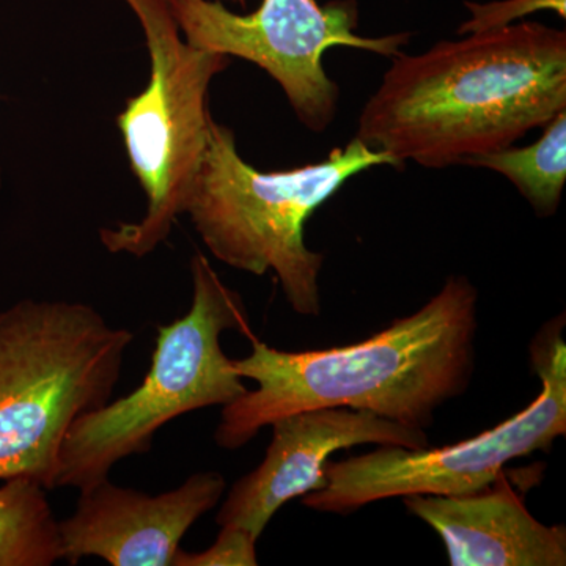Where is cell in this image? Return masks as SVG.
I'll return each mask as SVG.
<instances>
[{
	"instance_id": "obj_1",
	"label": "cell",
	"mask_w": 566,
	"mask_h": 566,
	"mask_svg": "<svg viewBox=\"0 0 566 566\" xmlns=\"http://www.w3.org/2000/svg\"><path fill=\"white\" fill-rule=\"evenodd\" d=\"M392 59L356 137L403 167L446 169L502 150L566 109V33L539 22Z\"/></svg>"
},
{
	"instance_id": "obj_2",
	"label": "cell",
	"mask_w": 566,
	"mask_h": 566,
	"mask_svg": "<svg viewBox=\"0 0 566 566\" xmlns=\"http://www.w3.org/2000/svg\"><path fill=\"white\" fill-rule=\"evenodd\" d=\"M476 300L475 286L453 275L416 314L359 344L290 353L255 338L252 353L233 365L259 387L222 406L216 444L241 449L275 420L322 408L374 412L424 430L471 385Z\"/></svg>"
},
{
	"instance_id": "obj_3",
	"label": "cell",
	"mask_w": 566,
	"mask_h": 566,
	"mask_svg": "<svg viewBox=\"0 0 566 566\" xmlns=\"http://www.w3.org/2000/svg\"><path fill=\"white\" fill-rule=\"evenodd\" d=\"M134 334L92 305L22 300L0 312V480L54 490L71 424L109 403Z\"/></svg>"
},
{
	"instance_id": "obj_4",
	"label": "cell",
	"mask_w": 566,
	"mask_h": 566,
	"mask_svg": "<svg viewBox=\"0 0 566 566\" xmlns=\"http://www.w3.org/2000/svg\"><path fill=\"white\" fill-rule=\"evenodd\" d=\"M378 166L403 167L354 137L322 163L260 172L241 158L232 129L211 118L185 212L216 259L255 275L274 271L293 311L316 316L324 256L305 245V222L349 178Z\"/></svg>"
},
{
	"instance_id": "obj_5",
	"label": "cell",
	"mask_w": 566,
	"mask_h": 566,
	"mask_svg": "<svg viewBox=\"0 0 566 566\" xmlns=\"http://www.w3.org/2000/svg\"><path fill=\"white\" fill-rule=\"evenodd\" d=\"M191 308L158 327L150 370L142 385L71 424L54 490L98 485L125 458L147 453L164 424L188 412L232 403L248 392L221 345L226 331L255 340L243 297L222 282L200 252L191 259Z\"/></svg>"
},
{
	"instance_id": "obj_6",
	"label": "cell",
	"mask_w": 566,
	"mask_h": 566,
	"mask_svg": "<svg viewBox=\"0 0 566 566\" xmlns=\"http://www.w3.org/2000/svg\"><path fill=\"white\" fill-rule=\"evenodd\" d=\"M136 13L150 52L147 88L117 117L133 172L148 197L139 222L104 229L107 251L145 256L164 243L185 212L207 151L212 77L230 57L197 50L180 36L169 0H125Z\"/></svg>"
},
{
	"instance_id": "obj_7",
	"label": "cell",
	"mask_w": 566,
	"mask_h": 566,
	"mask_svg": "<svg viewBox=\"0 0 566 566\" xmlns=\"http://www.w3.org/2000/svg\"><path fill=\"white\" fill-rule=\"evenodd\" d=\"M564 316L546 324L531 346L542 394L493 430L455 446L405 449L379 446L367 455L327 461L324 485L303 495L304 505L348 515L374 502L406 495H460L493 485L515 458L547 452L566 433Z\"/></svg>"
},
{
	"instance_id": "obj_8",
	"label": "cell",
	"mask_w": 566,
	"mask_h": 566,
	"mask_svg": "<svg viewBox=\"0 0 566 566\" xmlns=\"http://www.w3.org/2000/svg\"><path fill=\"white\" fill-rule=\"evenodd\" d=\"M169 7L191 46L244 59L266 71L281 85L297 120L314 133L333 125L340 98L338 85L324 71V52L349 46L395 57L411 39L409 33L357 35L354 0L326 6L316 0H262L243 17L210 0H169Z\"/></svg>"
},
{
	"instance_id": "obj_9",
	"label": "cell",
	"mask_w": 566,
	"mask_h": 566,
	"mask_svg": "<svg viewBox=\"0 0 566 566\" xmlns=\"http://www.w3.org/2000/svg\"><path fill=\"white\" fill-rule=\"evenodd\" d=\"M271 427L273 441L262 464L234 483L216 516L219 526L241 528L255 539L282 505L324 485V468L338 450L360 444L428 447L424 430L349 408L296 412Z\"/></svg>"
},
{
	"instance_id": "obj_10",
	"label": "cell",
	"mask_w": 566,
	"mask_h": 566,
	"mask_svg": "<svg viewBox=\"0 0 566 566\" xmlns=\"http://www.w3.org/2000/svg\"><path fill=\"white\" fill-rule=\"evenodd\" d=\"M216 471L197 472L167 493L150 495L109 479L80 491L73 515L59 523L62 560L98 557L112 566H172L182 536L226 493Z\"/></svg>"
},
{
	"instance_id": "obj_11",
	"label": "cell",
	"mask_w": 566,
	"mask_h": 566,
	"mask_svg": "<svg viewBox=\"0 0 566 566\" xmlns=\"http://www.w3.org/2000/svg\"><path fill=\"white\" fill-rule=\"evenodd\" d=\"M403 499L408 512L441 536L450 565H566L565 526L536 521L505 474L476 493Z\"/></svg>"
},
{
	"instance_id": "obj_12",
	"label": "cell",
	"mask_w": 566,
	"mask_h": 566,
	"mask_svg": "<svg viewBox=\"0 0 566 566\" xmlns=\"http://www.w3.org/2000/svg\"><path fill=\"white\" fill-rule=\"evenodd\" d=\"M461 166L482 167L504 175L527 200L538 218L556 214L566 182V109L543 126L527 147H510L472 156Z\"/></svg>"
},
{
	"instance_id": "obj_13",
	"label": "cell",
	"mask_w": 566,
	"mask_h": 566,
	"mask_svg": "<svg viewBox=\"0 0 566 566\" xmlns=\"http://www.w3.org/2000/svg\"><path fill=\"white\" fill-rule=\"evenodd\" d=\"M46 493L22 479L0 486V566H51L62 560L59 521Z\"/></svg>"
},
{
	"instance_id": "obj_14",
	"label": "cell",
	"mask_w": 566,
	"mask_h": 566,
	"mask_svg": "<svg viewBox=\"0 0 566 566\" xmlns=\"http://www.w3.org/2000/svg\"><path fill=\"white\" fill-rule=\"evenodd\" d=\"M471 11V18L458 29V35L468 33L493 31L515 24L516 20L535 13L539 10L556 11L558 17L565 18L566 0H501V2L475 3L465 2Z\"/></svg>"
},
{
	"instance_id": "obj_15",
	"label": "cell",
	"mask_w": 566,
	"mask_h": 566,
	"mask_svg": "<svg viewBox=\"0 0 566 566\" xmlns=\"http://www.w3.org/2000/svg\"><path fill=\"white\" fill-rule=\"evenodd\" d=\"M256 542L248 532L237 527H221L214 545L202 553L178 549L172 566H255Z\"/></svg>"
},
{
	"instance_id": "obj_16",
	"label": "cell",
	"mask_w": 566,
	"mask_h": 566,
	"mask_svg": "<svg viewBox=\"0 0 566 566\" xmlns=\"http://www.w3.org/2000/svg\"><path fill=\"white\" fill-rule=\"evenodd\" d=\"M233 2L241 3V6H245V0H233Z\"/></svg>"
}]
</instances>
